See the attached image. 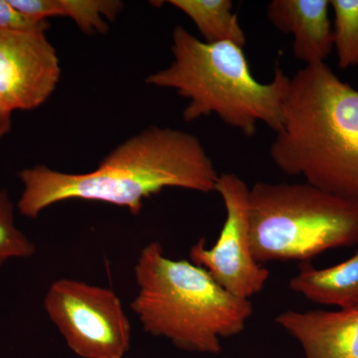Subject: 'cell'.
I'll list each match as a JSON object with an SVG mask.
<instances>
[{"label":"cell","instance_id":"5bb4252c","mask_svg":"<svg viewBox=\"0 0 358 358\" xmlns=\"http://www.w3.org/2000/svg\"><path fill=\"white\" fill-rule=\"evenodd\" d=\"M62 16L70 17L79 29L88 34L109 30L107 21H114L124 8L119 0H59Z\"/></svg>","mask_w":358,"mask_h":358},{"label":"cell","instance_id":"4fadbf2b","mask_svg":"<svg viewBox=\"0 0 358 358\" xmlns=\"http://www.w3.org/2000/svg\"><path fill=\"white\" fill-rule=\"evenodd\" d=\"M334 49L338 67L358 68V0H331Z\"/></svg>","mask_w":358,"mask_h":358},{"label":"cell","instance_id":"ba28073f","mask_svg":"<svg viewBox=\"0 0 358 358\" xmlns=\"http://www.w3.org/2000/svg\"><path fill=\"white\" fill-rule=\"evenodd\" d=\"M61 78L57 51L43 31L0 30V98L6 109H38Z\"/></svg>","mask_w":358,"mask_h":358},{"label":"cell","instance_id":"7c38bea8","mask_svg":"<svg viewBox=\"0 0 358 358\" xmlns=\"http://www.w3.org/2000/svg\"><path fill=\"white\" fill-rule=\"evenodd\" d=\"M194 23L206 43H233L244 48L247 38L231 0H169Z\"/></svg>","mask_w":358,"mask_h":358},{"label":"cell","instance_id":"3957f363","mask_svg":"<svg viewBox=\"0 0 358 358\" xmlns=\"http://www.w3.org/2000/svg\"><path fill=\"white\" fill-rule=\"evenodd\" d=\"M171 38L173 63L145 82L187 99L185 122L215 114L246 136H255L259 122L275 133L281 129L289 85L281 68H275L272 81L261 83L252 74L244 48L228 42L206 43L182 26L174 27Z\"/></svg>","mask_w":358,"mask_h":358},{"label":"cell","instance_id":"e0dca14e","mask_svg":"<svg viewBox=\"0 0 358 358\" xmlns=\"http://www.w3.org/2000/svg\"><path fill=\"white\" fill-rule=\"evenodd\" d=\"M20 13L36 20H48L54 16H62L59 0H9Z\"/></svg>","mask_w":358,"mask_h":358},{"label":"cell","instance_id":"9c48e42d","mask_svg":"<svg viewBox=\"0 0 358 358\" xmlns=\"http://www.w3.org/2000/svg\"><path fill=\"white\" fill-rule=\"evenodd\" d=\"M275 322L300 343L306 358H358V306L336 312L288 310Z\"/></svg>","mask_w":358,"mask_h":358},{"label":"cell","instance_id":"52a82bcc","mask_svg":"<svg viewBox=\"0 0 358 358\" xmlns=\"http://www.w3.org/2000/svg\"><path fill=\"white\" fill-rule=\"evenodd\" d=\"M215 192L226 209V220L218 240L206 248L200 239L189 251L190 262L205 268L226 291L248 299L261 293L270 277L258 263L250 239V188L236 174H219Z\"/></svg>","mask_w":358,"mask_h":358},{"label":"cell","instance_id":"6da1fadb","mask_svg":"<svg viewBox=\"0 0 358 358\" xmlns=\"http://www.w3.org/2000/svg\"><path fill=\"white\" fill-rule=\"evenodd\" d=\"M219 173L201 141L182 129L152 126L115 148L95 171L67 173L38 164L18 173L21 215L36 219L66 200H89L128 208L138 215L143 201L164 188L215 192Z\"/></svg>","mask_w":358,"mask_h":358},{"label":"cell","instance_id":"8fae6325","mask_svg":"<svg viewBox=\"0 0 358 358\" xmlns=\"http://www.w3.org/2000/svg\"><path fill=\"white\" fill-rule=\"evenodd\" d=\"M289 289L307 300L341 308L358 306V251L345 262L317 268L310 262L300 264Z\"/></svg>","mask_w":358,"mask_h":358},{"label":"cell","instance_id":"277c9868","mask_svg":"<svg viewBox=\"0 0 358 358\" xmlns=\"http://www.w3.org/2000/svg\"><path fill=\"white\" fill-rule=\"evenodd\" d=\"M134 278L131 308L143 331L182 350L217 355L220 338L241 334L253 313L248 299L226 291L205 268L169 258L157 242L141 250Z\"/></svg>","mask_w":358,"mask_h":358},{"label":"cell","instance_id":"7a4b0ae2","mask_svg":"<svg viewBox=\"0 0 358 358\" xmlns=\"http://www.w3.org/2000/svg\"><path fill=\"white\" fill-rule=\"evenodd\" d=\"M270 157L287 176L358 203V90L327 63L296 71Z\"/></svg>","mask_w":358,"mask_h":358},{"label":"cell","instance_id":"5b68a950","mask_svg":"<svg viewBox=\"0 0 358 358\" xmlns=\"http://www.w3.org/2000/svg\"><path fill=\"white\" fill-rule=\"evenodd\" d=\"M250 239L256 261L310 262L327 250L358 245V203L308 183L250 188Z\"/></svg>","mask_w":358,"mask_h":358},{"label":"cell","instance_id":"8992f818","mask_svg":"<svg viewBox=\"0 0 358 358\" xmlns=\"http://www.w3.org/2000/svg\"><path fill=\"white\" fill-rule=\"evenodd\" d=\"M44 308L77 357L124 358L131 348V322L113 289L57 280L47 289Z\"/></svg>","mask_w":358,"mask_h":358},{"label":"cell","instance_id":"30bf717a","mask_svg":"<svg viewBox=\"0 0 358 358\" xmlns=\"http://www.w3.org/2000/svg\"><path fill=\"white\" fill-rule=\"evenodd\" d=\"M329 0H273L267 16L279 31L293 37L294 58L305 66L326 63L334 50Z\"/></svg>","mask_w":358,"mask_h":358},{"label":"cell","instance_id":"ac0fdd59","mask_svg":"<svg viewBox=\"0 0 358 358\" xmlns=\"http://www.w3.org/2000/svg\"><path fill=\"white\" fill-rule=\"evenodd\" d=\"M13 128V114L8 112L0 98V140L10 133Z\"/></svg>","mask_w":358,"mask_h":358},{"label":"cell","instance_id":"9a60e30c","mask_svg":"<svg viewBox=\"0 0 358 358\" xmlns=\"http://www.w3.org/2000/svg\"><path fill=\"white\" fill-rule=\"evenodd\" d=\"M35 253V245L16 226L8 192L0 189V267L10 259L29 258Z\"/></svg>","mask_w":358,"mask_h":358},{"label":"cell","instance_id":"2e32d148","mask_svg":"<svg viewBox=\"0 0 358 358\" xmlns=\"http://www.w3.org/2000/svg\"><path fill=\"white\" fill-rule=\"evenodd\" d=\"M50 27L48 20H36L20 13L9 0H0V30H21V31H43Z\"/></svg>","mask_w":358,"mask_h":358}]
</instances>
